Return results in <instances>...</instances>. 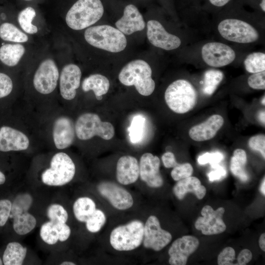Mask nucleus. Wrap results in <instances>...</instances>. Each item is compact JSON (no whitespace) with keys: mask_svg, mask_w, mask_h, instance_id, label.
I'll list each match as a JSON object with an SVG mask.
<instances>
[{"mask_svg":"<svg viewBox=\"0 0 265 265\" xmlns=\"http://www.w3.org/2000/svg\"><path fill=\"white\" fill-rule=\"evenodd\" d=\"M152 71L145 60L135 59L125 65L121 70L118 79L125 86H134L141 95H151L155 88V82L152 78Z\"/></svg>","mask_w":265,"mask_h":265,"instance_id":"obj_1","label":"nucleus"},{"mask_svg":"<svg viewBox=\"0 0 265 265\" xmlns=\"http://www.w3.org/2000/svg\"><path fill=\"white\" fill-rule=\"evenodd\" d=\"M84 37L91 46L110 53L121 52L127 44L125 34L117 28L107 25L88 27Z\"/></svg>","mask_w":265,"mask_h":265,"instance_id":"obj_2","label":"nucleus"},{"mask_svg":"<svg viewBox=\"0 0 265 265\" xmlns=\"http://www.w3.org/2000/svg\"><path fill=\"white\" fill-rule=\"evenodd\" d=\"M104 12L101 0H78L67 12L65 21L71 29L82 30L98 22Z\"/></svg>","mask_w":265,"mask_h":265,"instance_id":"obj_3","label":"nucleus"},{"mask_svg":"<svg viewBox=\"0 0 265 265\" xmlns=\"http://www.w3.org/2000/svg\"><path fill=\"white\" fill-rule=\"evenodd\" d=\"M164 99L171 110L177 113L184 114L195 106L197 94L188 81L180 79L173 81L167 87Z\"/></svg>","mask_w":265,"mask_h":265,"instance_id":"obj_4","label":"nucleus"},{"mask_svg":"<svg viewBox=\"0 0 265 265\" xmlns=\"http://www.w3.org/2000/svg\"><path fill=\"white\" fill-rule=\"evenodd\" d=\"M143 234L144 223L133 220L114 228L110 234L109 243L116 251H132L142 244Z\"/></svg>","mask_w":265,"mask_h":265,"instance_id":"obj_5","label":"nucleus"},{"mask_svg":"<svg viewBox=\"0 0 265 265\" xmlns=\"http://www.w3.org/2000/svg\"><path fill=\"white\" fill-rule=\"evenodd\" d=\"M75 172V165L70 156L59 152L53 157L50 167L42 173L41 179L48 186H61L71 182Z\"/></svg>","mask_w":265,"mask_h":265,"instance_id":"obj_6","label":"nucleus"},{"mask_svg":"<svg viewBox=\"0 0 265 265\" xmlns=\"http://www.w3.org/2000/svg\"><path fill=\"white\" fill-rule=\"evenodd\" d=\"M77 137L81 140H88L95 135L105 140L111 139L115 131L113 126L109 122H102L96 114L86 113L77 119L75 125Z\"/></svg>","mask_w":265,"mask_h":265,"instance_id":"obj_7","label":"nucleus"},{"mask_svg":"<svg viewBox=\"0 0 265 265\" xmlns=\"http://www.w3.org/2000/svg\"><path fill=\"white\" fill-rule=\"evenodd\" d=\"M220 35L225 39L235 43L249 44L256 42L260 35L251 25L237 19H226L217 26Z\"/></svg>","mask_w":265,"mask_h":265,"instance_id":"obj_8","label":"nucleus"},{"mask_svg":"<svg viewBox=\"0 0 265 265\" xmlns=\"http://www.w3.org/2000/svg\"><path fill=\"white\" fill-rule=\"evenodd\" d=\"M172 235L161 227L157 216H149L144 224L142 245L145 248L159 251L172 240Z\"/></svg>","mask_w":265,"mask_h":265,"instance_id":"obj_9","label":"nucleus"},{"mask_svg":"<svg viewBox=\"0 0 265 265\" xmlns=\"http://www.w3.org/2000/svg\"><path fill=\"white\" fill-rule=\"evenodd\" d=\"M97 189L100 194L118 210H128L133 205V199L131 193L114 182H101L97 185Z\"/></svg>","mask_w":265,"mask_h":265,"instance_id":"obj_10","label":"nucleus"},{"mask_svg":"<svg viewBox=\"0 0 265 265\" xmlns=\"http://www.w3.org/2000/svg\"><path fill=\"white\" fill-rule=\"evenodd\" d=\"M201 56L208 65L219 68L231 64L236 58V53L229 46L220 42H212L204 44Z\"/></svg>","mask_w":265,"mask_h":265,"instance_id":"obj_11","label":"nucleus"},{"mask_svg":"<svg viewBox=\"0 0 265 265\" xmlns=\"http://www.w3.org/2000/svg\"><path fill=\"white\" fill-rule=\"evenodd\" d=\"M59 77L55 62L52 59H46L40 63L34 74L33 86L40 93L49 94L55 89Z\"/></svg>","mask_w":265,"mask_h":265,"instance_id":"obj_12","label":"nucleus"},{"mask_svg":"<svg viewBox=\"0 0 265 265\" xmlns=\"http://www.w3.org/2000/svg\"><path fill=\"white\" fill-rule=\"evenodd\" d=\"M224 212L225 209L223 207L214 211L209 205L204 206L201 212L202 216L199 217L195 221V228L201 231L203 235L208 236L224 232L226 229L222 219Z\"/></svg>","mask_w":265,"mask_h":265,"instance_id":"obj_13","label":"nucleus"},{"mask_svg":"<svg viewBox=\"0 0 265 265\" xmlns=\"http://www.w3.org/2000/svg\"><path fill=\"white\" fill-rule=\"evenodd\" d=\"M147 36L152 45L166 51L176 49L181 45L178 36L168 32L161 23L155 20L148 21Z\"/></svg>","mask_w":265,"mask_h":265,"instance_id":"obj_14","label":"nucleus"},{"mask_svg":"<svg viewBox=\"0 0 265 265\" xmlns=\"http://www.w3.org/2000/svg\"><path fill=\"white\" fill-rule=\"evenodd\" d=\"M199 241L191 235L184 236L175 240L169 248L168 263L171 265H185L188 258L198 248Z\"/></svg>","mask_w":265,"mask_h":265,"instance_id":"obj_15","label":"nucleus"},{"mask_svg":"<svg viewBox=\"0 0 265 265\" xmlns=\"http://www.w3.org/2000/svg\"><path fill=\"white\" fill-rule=\"evenodd\" d=\"M160 159L150 153L143 154L139 163V177L147 186L151 188L161 186L163 180L160 173Z\"/></svg>","mask_w":265,"mask_h":265,"instance_id":"obj_16","label":"nucleus"},{"mask_svg":"<svg viewBox=\"0 0 265 265\" xmlns=\"http://www.w3.org/2000/svg\"><path fill=\"white\" fill-rule=\"evenodd\" d=\"M81 77V70L76 64H68L63 68L59 77V89L63 98L66 100L74 99Z\"/></svg>","mask_w":265,"mask_h":265,"instance_id":"obj_17","label":"nucleus"},{"mask_svg":"<svg viewBox=\"0 0 265 265\" xmlns=\"http://www.w3.org/2000/svg\"><path fill=\"white\" fill-rule=\"evenodd\" d=\"M115 25L118 29L128 35L143 30L146 26L142 14L132 4H129L125 7L123 16Z\"/></svg>","mask_w":265,"mask_h":265,"instance_id":"obj_18","label":"nucleus"},{"mask_svg":"<svg viewBox=\"0 0 265 265\" xmlns=\"http://www.w3.org/2000/svg\"><path fill=\"white\" fill-rule=\"evenodd\" d=\"M29 145L28 138L22 132L8 126L0 128V151L25 150Z\"/></svg>","mask_w":265,"mask_h":265,"instance_id":"obj_19","label":"nucleus"},{"mask_svg":"<svg viewBox=\"0 0 265 265\" xmlns=\"http://www.w3.org/2000/svg\"><path fill=\"white\" fill-rule=\"evenodd\" d=\"M75 128L72 120L67 117L58 118L54 122L53 135L54 145L58 149L69 147L74 142Z\"/></svg>","mask_w":265,"mask_h":265,"instance_id":"obj_20","label":"nucleus"},{"mask_svg":"<svg viewBox=\"0 0 265 265\" xmlns=\"http://www.w3.org/2000/svg\"><path fill=\"white\" fill-rule=\"evenodd\" d=\"M139 177V166L137 159L127 155L120 157L116 164V178L122 185H129L135 183Z\"/></svg>","mask_w":265,"mask_h":265,"instance_id":"obj_21","label":"nucleus"},{"mask_svg":"<svg viewBox=\"0 0 265 265\" xmlns=\"http://www.w3.org/2000/svg\"><path fill=\"white\" fill-rule=\"evenodd\" d=\"M224 124L223 117L218 114L210 116L206 121L192 127L189 131V135L196 141L210 140L215 136Z\"/></svg>","mask_w":265,"mask_h":265,"instance_id":"obj_22","label":"nucleus"},{"mask_svg":"<svg viewBox=\"0 0 265 265\" xmlns=\"http://www.w3.org/2000/svg\"><path fill=\"white\" fill-rule=\"evenodd\" d=\"M173 192L179 200H182L186 195L191 192L198 199H203L206 193V187L200 181L195 177H188L177 181L173 188Z\"/></svg>","mask_w":265,"mask_h":265,"instance_id":"obj_23","label":"nucleus"},{"mask_svg":"<svg viewBox=\"0 0 265 265\" xmlns=\"http://www.w3.org/2000/svg\"><path fill=\"white\" fill-rule=\"evenodd\" d=\"M110 86L107 78L101 74H92L85 78L82 83V89L85 92L92 90L96 99H102V96L107 93Z\"/></svg>","mask_w":265,"mask_h":265,"instance_id":"obj_24","label":"nucleus"},{"mask_svg":"<svg viewBox=\"0 0 265 265\" xmlns=\"http://www.w3.org/2000/svg\"><path fill=\"white\" fill-rule=\"evenodd\" d=\"M9 216L13 219V228L19 235L28 234L36 226L35 217L28 211L10 212Z\"/></svg>","mask_w":265,"mask_h":265,"instance_id":"obj_25","label":"nucleus"},{"mask_svg":"<svg viewBox=\"0 0 265 265\" xmlns=\"http://www.w3.org/2000/svg\"><path fill=\"white\" fill-rule=\"evenodd\" d=\"M25 53V48L20 44H6L0 48V60L9 67L18 64Z\"/></svg>","mask_w":265,"mask_h":265,"instance_id":"obj_26","label":"nucleus"},{"mask_svg":"<svg viewBox=\"0 0 265 265\" xmlns=\"http://www.w3.org/2000/svg\"><path fill=\"white\" fill-rule=\"evenodd\" d=\"M96 209L95 202L88 197L79 198L75 201L73 206L75 217L80 222L85 223Z\"/></svg>","mask_w":265,"mask_h":265,"instance_id":"obj_27","label":"nucleus"},{"mask_svg":"<svg viewBox=\"0 0 265 265\" xmlns=\"http://www.w3.org/2000/svg\"><path fill=\"white\" fill-rule=\"evenodd\" d=\"M27 249L20 243H9L4 252L2 260L4 265H21L26 258Z\"/></svg>","mask_w":265,"mask_h":265,"instance_id":"obj_28","label":"nucleus"},{"mask_svg":"<svg viewBox=\"0 0 265 265\" xmlns=\"http://www.w3.org/2000/svg\"><path fill=\"white\" fill-rule=\"evenodd\" d=\"M247 163V155L244 150L241 149H236L231 159L230 169L232 174L242 182H246L248 179L245 170Z\"/></svg>","mask_w":265,"mask_h":265,"instance_id":"obj_29","label":"nucleus"},{"mask_svg":"<svg viewBox=\"0 0 265 265\" xmlns=\"http://www.w3.org/2000/svg\"><path fill=\"white\" fill-rule=\"evenodd\" d=\"M0 37L4 41L24 43L28 41L27 35L14 25L4 23L0 26Z\"/></svg>","mask_w":265,"mask_h":265,"instance_id":"obj_30","label":"nucleus"},{"mask_svg":"<svg viewBox=\"0 0 265 265\" xmlns=\"http://www.w3.org/2000/svg\"><path fill=\"white\" fill-rule=\"evenodd\" d=\"M146 119L140 114L133 116L131 125L128 128L130 140L132 143L140 142L144 136Z\"/></svg>","mask_w":265,"mask_h":265,"instance_id":"obj_31","label":"nucleus"},{"mask_svg":"<svg viewBox=\"0 0 265 265\" xmlns=\"http://www.w3.org/2000/svg\"><path fill=\"white\" fill-rule=\"evenodd\" d=\"M245 70L253 74L265 71V53L254 52L249 54L244 60Z\"/></svg>","mask_w":265,"mask_h":265,"instance_id":"obj_32","label":"nucleus"},{"mask_svg":"<svg viewBox=\"0 0 265 265\" xmlns=\"http://www.w3.org/2000/svg\"><path fill=\"white\" fill-rule=\"evenodd\" d=\"M223 74L217 70H209L204 74L203 91L208 95H212L223 79Z\"/></svg>","mask_w":265,"mask_h":265,"instance_id":"obj_33","label":"nucleus"},{"mask_svg":"<svg viewBox=\"0 0 265 265\" xmlns=\"http://www.w3.org/2000/svg\"><path fill=\"white\" fill-rule=\"evenodd\" d=\"M35 16L34 9L30 6L25 8L19 14L18 23L22 29L26 33L32 34L37 32V26L32 24Z\"/></svg>","mask_w":265,"mask_h":265,"instance_id":"obj_34","label":"nucleus"},{"mask_svg":"<svg viewBox=\"0 0 265 265\" xmlns=\"http://www.w3.org/2000/svg\"><path fill=\"white\" fill-rule=\"evenodd\" d=\"M106 217L101 210L97 209L94 213L85 222L87 230L92 233L99 232L105 225Z\"/></svg>","mask_w":265,"mask_h":265,"instance_id":"obj_35","label":"nucleus"},{"mask_svg":"<svg viewBox=\"0 0 265 265\" xmlns=\"http://www.w3.org/2000/svg\"><path fill=\"white\" fill-rule=\"evenodd\" d=\"M47 216L53 223H66L68 214L65 208L58 204L51 205L47 209Z\"/></svg>","mask_w":265,"mask_h":265,"instance_id":"obj_36","label":"nucleus"},{"mask_svg":"<svg viewBox=\"0 0 265 265\" xmlns=\"http://www.w3.org/2000/svg\"><path fill=\"white\" fill-rule=\"evenodd\" d=\"M40 235L42 239L50 245L54 244L59 240L56 229L54 224L50 221L41 226Z\"/></svg>","mask_w":265,"mask_h":265,"instance_id":"obj_37","label":"nucleus"},{"mask_svg":"<svg viewBox=\"0 0 265 265\" xmlns=\"http://www.w3.org/2000/svg\"><path fill=\"white\" fill-rule=\"evenodd\" d=\"M193 171V167L190 163H179L178 165L173 167L171 172V176L174 181H178L191 176Z\"/></svg>","mask_w":265,"mask_h":265,"instance_id":"obj_38","label":"nucleus"},{"mask_svg":"<svg viewBox=\"0 0 265 265\" xmlns=\"http://www.w3.org/2000/svg\"><path fill=\"white\" fill-rule=\"evenodd\" d=\"M223 159L224 155L220 152H208L200 156L197 159V161L201 165L210 163L211 166L213 168L218 165Z\"/></svg>","mask_w":265,"mask_h":265,"instance_id":"obj_39","label":"nucleus"},{"mask_svg":"<svg viewBox=\"0 0 265 265\" xmlns=\"http://www.w3.org/2000/svg\"><path fill=\"white\" fill-rule=\"evenodd\" d=\"M248 85L252 88L258 90L265 89V71L253 73L247 80Z\"/></svg>","mask_w":265,"mask_h":265,"instance_id":"obj_40","label":"nucleus"},{"mask_svg":"<svg viewBox=\"0 0 265 265\" xmlns=\"http://www.w3.org/2000/svg\"><path fill=\"white\" fill-rule=\"evenodd\" d=\"M235 251L231 247L224 248L217 257V264L219 265H232L236 259Z\"/></svg>","mask_w":265,"mask_h":265,"instance_id":"obj_41","label":"nucleus"},{"mask_svg":"<svg viewBox=\"0 0 265 265\" xmlns=\"http://www.w3.org/2000/svg\"><path fill=\"white\" fill-rule=\"evenodd\" d=\"M248 145L252 150L260 152L264 159L265 158V134H258L250 137L248 140Z\"/></svg>","mask_w":265,"mask_h":265,"instance_id":"obj_42","label":"nucleus"},{"mask_svg":"<svg viewBox=\"0 0 265 265\" xmlns=\"http://www.w3.org/2000/svg\"><path fill=\"white\" fill-rule=\"evenodd\" d=\"M13 89V82L6 74L0 73V99L10 94Z\"/></svg>","mask_w":265,"mask_h":265,"instance_id":"obj_43","label":"nucleus"},{"mask_svg":"<svg viewBox=\"0 0 265 265\" xmlns=\"http://www.w3.org/2000/svg\"><path fill=\"white\" fill-rule=\"evenodd\" d=\"M12 203L7 199L0 200V227L4 226L10 216Z\"/></svg>","mask_w":265,"mask_h":265,"instance_id":"obj_44","label":"nucleus"},{"mask_svg":"<svg viewBox=\"0 0 265 265\" xmlns=\"http://www.w3.org/2000/svg\"><path fill=\"white\" fill-rule=\"evenodd\" d=\"M53 224L58 233L59 240L63 242L67 240L71 234L70 227L66 223H57Z\"/></svg>","mask_w":265,"mask_h":265,"instance_id":"obj_45","label":"nucleus"},{"mask_svg":"<svg viewBox=\"0 0 265 265\" xmlns=\"http://www.w3.org/2000/svg\"><path fill=\"white\" fill-rule=\"evenodd\" d=\"M213 168L214 170L211 171L208 175L210 181L220 180L226 176L227 171L223 167L218 164Z\"/></svg>","mask_w":265,"mask_h":265,"instance_id":"obj_46","label":"nucleus"},{"mask_svg":"<svg viewBox=\"0 0 265 265\" xmlns=\"http://www.w3.org/2000/svg\"><path fill=\"white\" fill-rule=\"evenodd\" d=\"M161 159L166 168H173L179 164L176 161L174 154L172 152H167L164 153L161 157Z\"/></svg>","mask_w":265,"mask_h":265,"instance_id":"obj_47","label":"nucleus"},{"mask_svg":"<svg viewBox=\"0 0 265 265\" xmlns=\"http://www.w3.org/2000/svg\"><path fill=\"white\" fill-rule=\"evenodd\" d=\"M252 258V252L249 249H244L239 253L236 265H245L251 260Z\"/></svg>","mask_w":265,"mask_h":265,"instance_id":"obj_48","label":"nucleus"},{"mask_svg":"<svg viewBox=\"0 0 265 265\" xmlns=\"http://www.w3.org/2000/svg\"><path fill=\"white\" fill-rule=\"evenodd\" d=\"M230 0H209L212 4L217 7L223 6Z\"/></svg>","mask_w":265,"mask_h":265,"instance_id":"obj_49","label":"nucleus"},{"mask_svg":"<svg viewBox=\"0 0 265 265\" xmlns=\"http://www.w3.org/2000/svg\"><path fill=\"white\" fill-rule=\"evenodd\" d=\"M259 244L260 248L263 251H265V234L263 233L260 237L259 239Z\"/></svg>","mask_w":265,"mask_h":265,"instance_id":"obj_50","label":"nucleus"},{"mask_svg":"<svg viewBox=\"0 0 265 265\" xmlns=\"http://www.w3.org/2000/svg\"><path fill=\"white\" fill-rule=\"evenodd\" d=\"M265 111H261L258 115L259 120L264 124H265Z\"/></svg>","mask_w":265,"mask_h":265,"instance_id":"obj_51","label":"nucleus"},{"mask_svg":"<svg viewBox=\"0 0 265 265\" xmlns=\"http://www.w3.org/2000/svg\"><path fill=\"white\" fill-rule=\"evenodd\" d=\"M260 190L262 192V193L265 196V177L264 178L263 181L262 182V183L261 184V187H260Z\"/></svg>","mask_w":265,"mask_h":265,"instance_id":"obj_52","label":"nucleus"},{"mask_svg":"<svg viewBox=\"0 0 265 265\" xmlns=\"http://www.w3.org/2000/svg\"><path fill=\"white\" fill-rule=\"evenodd\" d=\"M5 182V177L4 174L0 171V185L3 184Z\"/></svg>","mask_w":265,"mask_h":265,"instance_id":"obj_53","label":"nucleus"},{"mask_svg":"<svg viewBox=\"0 0 265 265\" xmlns=\"http://www.w3.org/2000/svg\"><path fill=\"white\" fill-rule=\"evenodd\" d=\"M260 6L264 12H265V0H262Z\"/></svg>","mask_w":265,"mask_h":265,"instance_id":"obj_54","label":"nucleus"},{"mask_svg":"<svg viewBox=\"0 0 265 265\" xmlns=\"http://www.w3.org/2000/svg\"><path fill=\"white\" fill-rule=\"evenodd\" d=\"M61 265H75V263L70 261H65L60 264Z\"/></svg>","mask_w":265,"mask_h":265,"instance_id":"obj_55","label":"nucleus"},{"mask_svg":"<svg viewBox=\"0 0 265 265\" xmlns=\"http://www.w3.org/2000/svg\"><path fill=\"white\" fill-rule=\"evenodd\" d=\"M265 96H264V98H263V100H262V104H263L264 105H265Z\"/></svg>","mask_w":265,"mask_h":265,"instance_id":"obj_56","label":"nucleus"},{"mask_svg":"<svg viewBox=\"0 0 265 265\" xmlns=\"http://www.w3.org/2000/svg\"><path fill=\"white\" fill-rule=\"evenodd\" d=\"M3 264L2 262V261L0 258V265H2Z\"/></svg>","mask_w":265,"mask_h":265,"instance_id":"obj_57","label":"nucleus"},{"mask_svg":"<svg viewBox=\"0 0 265 265\" xmlns=\"http://www.w3.org/2000/svg\"><path fill=\"white\" fill-rule=\"evenodd\" d=\"M25 0L28 1V0Z\"/></svg>","mask_w":265,"mask_h":265,"instance_id":"obj_58","label":"nucleus"}]
</instances>
